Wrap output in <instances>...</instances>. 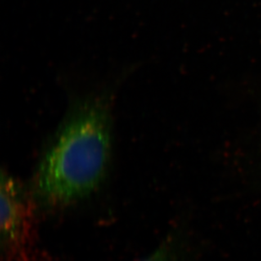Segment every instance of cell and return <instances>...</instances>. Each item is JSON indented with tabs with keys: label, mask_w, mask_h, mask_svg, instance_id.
I'll use <instances>...</instances> for the list:
<instances>
[{
	"label": "cell",
	"mask_w": 261,
	"mask_h": 261,
	"mask_svg": "<svg viewBox=\"0 0 261 261\" xmlns=\"http://www.w3.org/2000/svg\"><path fill=\"white\" fill-rule=\"evenodd\" d=\"M111 148L109 99L90 96L75 100L37 165L36 200L46 208L60 209L90 196L106 176Z\"/></svg>",
	"instance_id": "6da1fadb"
},
{
	"label": "cell",
	"mask_w": 261,
	"mask_h": 261,
	"mask_svg": "<svg viewBox=\"0 0 261 261\" xmlns=\"http://www.w3.org/2000/svg\"><path fill=\"white\" fill-rule=\"evenodd\" d=\"M35 208L28 192L10 173L1 175V249L5 261H37Z\"/></svg>",
	"instance_id": "7a4b0ae2"
},
{
	"label": "cell",
	"mask_w": 261,
	"mask_h": 261,
	"mask_svg": "<svg viewBox=\"0 0 261 261\" xmlns=\"http://www.w3.org/2000/svg\"><path fill=\"white\" fill-rule=\"evenodd\" d=\"M177 246L172 237H168L154 251L139 261H178Z\"/></svg>",
	"instance_id": "3957f363"
}]
</instances>
